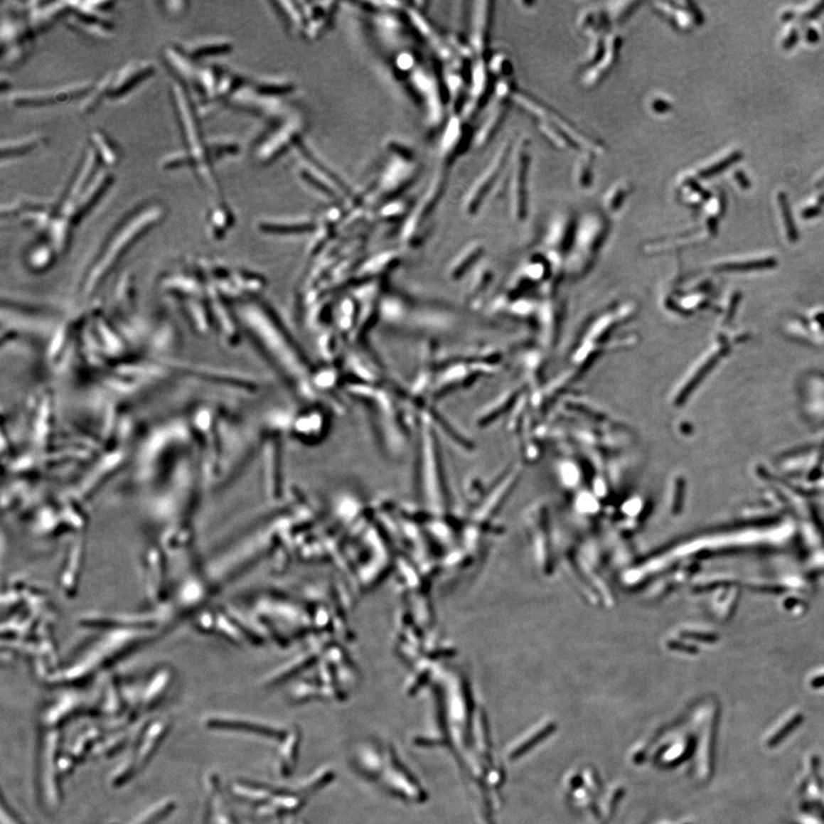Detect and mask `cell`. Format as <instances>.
<instances>
[{
    "mask_svg": "<svg viewBox=\"0 0 824 824\" xmlns=\"http://www.w3.org/2000/svg\"><path fill=\"white\" fill-rule=\"evenodd\" d=\"M304 131L301 118H292L270 133L267 138L255 148V157L259 163L268 164L287 153L294 144H299Z\"/></svg>",
    "mask_w": 824,
    "mask_h": 824,
    "instance_id": "obj_8",
    "label": "cell"
},
{
    "mask_svg": "<svg viewBox=\"0 0 824 824\" xmlns=\"http://www.w3.org/2000/svg\"><path fill=\"white\" fill-rule=\"evenodd\" d=\"M530 163V141L520 138L514 144L508 168L510 212L518 221L525 220L528 215Z\"/></svg>",
    "mask_w": 824,
    "mask_h": 824,
    "instance_id": "obj_3",
    "label": "cell"
},
{
    "mask_svg": "<svg viewBox=\"0 0 824 824\" xmlns=\"http://www.w3.org/2000/svg\"><path fill=\"white\" fill-rule=\"evenodd\" d=\"M633 194V185L628 179H619L611 183L604 196L602 208L607 215H619Z\"/></svg>",
    "mask_w": 824,
    "mask_h": 824,
    "instance_id": "obj_20",
    "label": "cell"
},
{
    "mask_svg": "<svg viewBox=\"0 0 824 824\" xmlns=\"http://www.w3.org/2000/svg\"><path fill=\"white\" fill-rule=\"evenodd\" d=\"M396 69L403 74H414L416 71V56L411 52H403L399 54L395 60Z\"/></svg>",
    "mask_w": 824,
    "mask_h": 824,
    "instance_id": "obj_37",
    "label": "cell"
},
{
    "mask_svg": "<svg viewBox=\"0 0 824 824\" xmlns=\"http://www.w3.org/2000/svg\"><path fill=\"white\" fill-rule=\"evenodd\" d=\"M482 251H483V247H482L481 244L474 243L472 244V245H469V247H467L465 251H463V253H461V255L458 257L457 260H456V272L458 273V272H461V270L469 267V264L476 262V259H478V257L482 255Z\"/></svg>",
    "mask_w": 824,
    "mask_h": 824,
    "instance_id": "obj_36",
    "label": "cell"
},
{
    "mask_svg": "<svg viewBox=\"0 0 824 824\" xmlns=\"http://www.w3.org/2000/svg\"><path fill=\"white\" fill-rule=\"evenodd\" d=\"M446 171L444 168L439 171L435 174L434 178L432 180L431 186H429V191H426V194L422 197L419 204L412 210V215L407 223V232L409 235L416 232L417 228L422 225L424 221L429 219L432 212L434 211L437 204L440 202L446 187Z\"/></svg>",
    "mask_w": 824,
    "mask_h": 824,
    "instance_id": "obj_15",
    "label": "cell"
},
{
    "mask_svg": "<svg viewBox=\"0 0 824 824\" xmlns=\"http://www.w3.org/2000/svg\"><path fill=\"white\" fill-rule=\"evenodd\" d=\"M510 101H513L518 106L525 109V112L533 114L538 121L550 124L552 127L565 133L574 142L579 151H590L594 155L604 153V144L600 141L594 140L589 135L582 132L574 124L567 121L562 114L555 112V109L546 106L542 101L537 100L529 94L516 90Z\"/></svg>",
    "mask_w": 824,
    "mask_h": 824,
    "instance_id": "obj_4",
    "label": "cell"
},
{
    "mask_svg": "<svg viewBox=\"0 0 824 824\" xmlns=\"http://www.w3.org/2000/svg\"><path fill=\"white\" fill-rule=\"evenodd\" d=\"M741 157H742V156H741V154L739 153L732 154V155L728 156V157H726V159H722V161H719L718 163H716V164L711 165V166H709V168H703V170L700 171L697 176H700V178H702V179H709V178H712V176H717V174L720 173V172H722V171L729 168V166H731L732 164H734V163H737V161L741 159Z\"/></svg>",
    "mask_w": 824,
    "mask_h": 824,
    "instance_id": "obj_34",
    "label": "cell"
},
{
    "mask_svg": "<svg viewBox=\"0 0 824 824\" xmlns=\"http://www.w3.org/2000/svg\"><path fill=\"white\" fill-rule=\"evenodd\" d=\"M514 144L510 139L503 142L490 161L487 168L480 174L476 182L471 186L467 194L464 197L463 208L465 213L474 215L478 213L490 191L498 183L501 176L508 172V163L513 150Z\"/></svg>",
    "mask_w": 824,
    "mask_h": 824,
    "instance_id": "obj_5",
    "label": "cell"
},
{
    "mask_svg": "<svg viewBox=\"0 0 824 824\" xmlns=\"http://www.w3.org/2000/svg\"><path fill=\"white\" fill-rule=\"evenodd\" d=\"M577 223L572 212H561L553 218L545 237L547 257L552 262L560 264L566 258L565 255H568L574 243Z\"/></svg>",
    "mask_w": 824,
    "mask_h": 824,
    "instance_id": "obj_11",
    "label": "cell"
},
{
    "mask_svg": "<svg viewBox=\"0 0 824 824\" xmlns=\"http://www.w3.org/2000/svg\"><path fill=\"white\" fill-rule=\"evenodd\" d=\"M410 210V203L407 200H388L379 210V215L385 220H396L405 217Z\"/></svg>",
    "mask_w": 824,
    "mask_h": 824,
    "instance_id": "obj_32",
    "label": "cell"
},
{
    "mask_svg": "<svg viewBox=\"0 0 824 824\" xmlns=\"http://www.w3.org/2000/svg\"><path fill=\"white\" fill-rule=\"evenodd\" d=\"M810 38H808V39H810V41H818V33H816V31H814V30H810Z\"/></svg>",
    "mask_w": 824,
    "mask_h": 824,
    "instance_id": "obj_41",
    "label": "cell"
},
{
    "mask_svg": "<svg viewBox=\"0 0 824 824\" xmlns=\"http://www.w3.org/2000/svg\"><path fill=\"white\" fill-rule=\"evenodd\" d=\"M622 48V36L616 31H611L607 36L606 52H604V56L596 65L585 70L583 77H582V84L585 87L593 88L599 85L602 80H606V77L611 73L614 67L616 65Z\"/></svg>",
    "mask_w": 824,
    "mask_h": 824,
    "instance_id": "obj_14",
    "label": "cell"
},
{
    "mask_svg": "<svg viewBox=\"0 0 824 824\" xmlns=\"http://www.w3.org/2000/svg\"><path fill=\"white\" fill-rule=\"evenodd\" d=\"M185 166L191 168V161H189V157H188V154L186 153L185 150L168 154V155L164 156L161 161V168L163 170H176V168H185Z\"/></svg>",
    "mask_w": 824,
    "mask_h": 824,
    "instance_id": "obj_35",
    "label": "cell"
},
{
    "mask_svg": "<svg viewBox=\"0 0 824 824\" xmlns=\"http://www.w3.org/2000/svg\"><path fill=\"white\" fill-rule=\"evenodd\" d=\"M796 41H798V33H796V31H792L791 36H790L789 38H788V41L784 43V47H786V48H790V47L792 46V44H793Z\"/></svg>",
    "mask_w": 824,
    "mask_h": 824,
    "instance_id": "obj_40",
    "label": "cell"
},
{
    "mask_svg": "<svg viewBox=\"0 0 824 824\" xmlns=\"http://www.w3.org/2000/svg\"><path fill=\"white\" fill-rule=\"evenodd\" d=\"M316 227V223L311 218H300L294 220H264L259 223V228L264 232L272 234H291V232H311Z\"/></svg>",
    "mask_w": 824,
    "mask_h": 824,
    "instance_id": "obj_22",
    "label": "cell"
},
{
    "mask_svg": "<svg viewBox=\"0 0 824 824\" xmlns=\"http://www.w3.org/2000/svg\"><path fill=\"white\" fill-rule=\"evenodd\" d=\"M493 78L495 77L488 68V62L483 59H476L469 73V97L463 109L465 121L476 117L487 105L490 97L495 93L496 82H493Z\"/></svg>",
    "mask_w": 824,
    "mask_h": 824,
    "instance_id": "obj_9",
    "label": "cell"
},
{
    "mask_svg": "<svg viewBox=\"0 0 824 824\" xmlns=\"http://www.w3.org/2000/svg\"><path fill=\"white\" fill-rule=\"evenodd\" d=\"M735 178H737L739 185L742 186L743 188H748L749 186H750V183H749V180L747 179V176H744V173L737 172V176H735Z\"/></svg>",
    "mask_w": 824,
    "mask_h": 824,
    "instance_id": "obj_39",
    "label": "cell"
},
{
    "mask_svg": "<svg viewBox=\"0 0 824 824\" xmlns=\"http://www.w3.org/2000/svg\"><path fill=\"white\" fill-rule=\"evenodd\" d=\"M510 112V101L497 100L488 114L486 121L482 123L478 132L474 134L473 144L478 148H483L493 141L499 129H502L505 119Z\"/></svg>",
    "mask_w": 824,
    "mask_h": 824,
    "instance_id": "obj_18",
    "label": "cell"
},
{
    "mask_svg": "<svg viewBox=\"0 0 824 824\" xmlns=\"http://www.w3.org/2000/svg\"><path fill=\"white\" fill-rule=\"evenodd\" d=\"M609 232V220L602 212L589 211L579 218L574 243L567 255V270L572 276H581L592 267Z\"/></svg>",
    "mask_w": 824,
    "mask_h": 824,
    "instance_id": "obj_2",
    "label": "cell"
},
{
    "mask_svg": "<svg viewBox=\"0 0 824 824\" xmlns=\"http://www.w3.org/2000/svg\"><path fill=\"white\" fill-rule=\"evenodd\" d=\"M208 151L212 163L215 161L236 155L240 151V146L232 140L225 139H212L208 140Z\"/></svg>",
    "mask_w": 824,
    "mask_h": 824,
    "instance_id": "obj_28",
    "label": "cell"
},
{
    "mask_svg": "<svg viewBox=\"0 0 824 824\" xmlns=\"http://www.w3.org/2000/svg\"><path fill=\"white\" fill-rule=\"evenodd\" d=\"M112 183V173H109L107 171H101L95 174L93 180L90 182V185L86 187L85 191H82V195L77 198L76 203H75L74 212H73L74 226H76L77 223H80L82 218L91 211Z\"/></svg>",
    "mask_w": 824,
    "mask_h": 824,
    "instance_id": "obj_16",
    "label": "cell"
},
{
    "mask_svg": "<svg viewBox=\"0 0 824 824\" xmlns=\"http://www.w3.org/2000/svg\"><path fill=\"white\" fill-rule=\"evenodd\" d=\"M249 87L255 93L268 97H277L279 95L291 93L294 90V84H291L290 82L275 80V78L274 80L262 78V80H252V82H249Z\"/></svg>",
    "mask_w": 824,
    "mask_h": 824,
    "instance_id": "obj_26",
    "label": "cell"
},
{
    "mask_svg": "<svg viewBox=\"0 0 824 824\" xmlns=\"http://www.w3.org/2000/svg\"><path fill=\"white\" fill-rule=\"evenodd\" d=\"M594 159L596 155L590 151H579L576 159L572 178L576 187L581 191H587L592 187L594 181Z\"/></svg>",
    "mask_w": 824,
    "mask_h": 824,
    "instance_id": "obj_23",
    "label": "cell"
},
{
    "mask_svg": "<svg viewBox=\"0 0 824 824\" xmlns=\"http://www.w3.org/2000/svg\"><path fill=\"white\" fill-rule=\"evenodd\" d=\"M493 22V3L476 1L472 11L469 44L476 59L486 60Z\"/></svg>",
    "mask_w": 824,
    "mask_h": 824,
    "instance_id": "obj_13",
    "label": "cell"
},
{
    "mask_svg": "<svg viewBox=\"0 0 824 824\" xmlns=\"http://www.w3.org/2000/svg\"><path fill=\"white\" fill-rule=\"evenodd\" d=\"M90 142H91L90 146L95 150L101 163L106 165H114V163H117L119 159V150L106 133L94 129L90 137Z\"/></svg>",
    "mask_w": 824,
    "mask_h": 824,
    "instance_id": "obj_25",
    "label": "cell"
},
{
    "mask_svg": "<svg viewBox=\"0 0 824 824\" xmlns=\"http://www.w3.org/2000/svg\"><path fill=\"white\" fill-rule=\"evenodd\" d=\"M181 50L189 59L196 61L210 56L229 53L232 50V41L227 38L210 37L189 41L185 46L181 47Z\"/></svg>",
    "mask_w": 824,
    "mask_h": 824,
    "instance_id": "obj_19",
    "label": "cell"
},
{
    "mask_svg": "<svg viewBox=\"0 0 824 824\" xmlns=\"http://www.w3.org/2000/svg\"><path fill=\"white\" fill-rule=\"evenodd\" d=\"M646 108L649 114L654 116H664L673 109V103L662 94L655 93L651 95L649 94L646 100Z\"/></svg>",
    "mask_w": 824,
    "mask_h": 824,
    "instance_id": "obj_33",
    "label": "cell"
},
{
    "mask_svg": "<svg viewBox=\"0 0 824 824\" xmlns=\"http://www.w3.org/2000/svg\"><path fill=\"white\" fill-rule=\"evenodd\" d=\"M44 141V135L39 134V133H33V134L18 139H12V140H4L1 142V159H12L26 155V154L30 153L38 147L39 144H43Z\"/></svg>",
    "mask_w": 824,
    "mask_h": 824,
    "instance_id": "obj_21",
    "label": "cell"
},
{
    "mask_svg": "<svg viewBox=\"0 0 824 824\" xmlns=\"http://www.w3.org/2000/svg\"><path fill=\"white\" fill-rule=\"evenodd\" d=\"M576 23H577L578 29L581 30L582 33L589 36L590 38L596 37V36H607L613 31L611 30L613 24L610 21L607 9L606 7L596 6V5L584 9L578 14Z\"/></svg>",
    "mask_w": 824,
    "mask_h": 824,
    "instance_id": "obj_17",
    "label": "cell"
},
{
    "mask_svg": "<svg viewBox=\"0 0 824 824\" xmlns=\"http://www.w3.org/2000/svg\"><path fill=\"white\" fill-rule=\"evenodd\" d=\"M607 36H596V37L591 38L590 45H589V48H587L583 62H582V65L585 68V70L596 65L601 60L604 52H606Z\"/></svg>",
    "mask_w": 824,
    "mask_h": 824,
    "instance_id": "obj_29",
    "label": "cell"
},
{
    "mask_svg": "<svg viewBox=\"0 0 824 824\" xmlns=\"http://www.w3.org/2000/svg\"><path fill=\"white\" fill-rule=\"evenodd\" d=\"M155 65L150 60H134L112 71L101 78L105 85V97L117 100L155 74Z\"/></svg>",
    "mask_w": 824,
    "mask_h": 824,
    "instance_id": "obj_7",
    "label": "cell"
},
{
    "mask_svg": "<svg viewBox=\"0 0 824 824\" xmlns=\"http://www.w3.org/2000/svg\"><path fill=\"white\" fill-rule=\"evenodd\" d=\"M474 139L469 124L459 114H452L443 132L440 144L441 159L444 166H449L469 148Z\"/></svg>",
    "mask_w": 824,
    "mask_h": 824,
    "instance_id": "obj_12",
    "label": "cell"
},
{
    "mask_svg": "<svg viewBox=\"0 0 824 824\" xmlns=\"http://www.w3.org/2000/svg\"><path fill=\"white\" fill-rule=\"evenodd\" d=\"M538 127H540V132L543 133L544 137H545V138L547 139V140H549L550 142H551V144L555 146V147L562 150H578L577 147H576L575 144H574V142H572V141L570 140V139L568 138V137H567L565 133H562L561 131H559V129L552 127V125H550V124L544 123V122H540V125H538Z\"/></svg>",
    "mask_w": 824,
    "mask_h": 824,
    "instance_id": "obj_30",
    "label": "cell"
},
{
    "mask_svg": "<svg viewBox=\"0 0 824 824\" xmlns=\"http://www.w3.org/2000/svg\"><path fill=\"white\" fill-rule=\"evenodd\" d=\"M234 223L232 210L223 200L212 206L208 213V228L212 236L219 237Z\"/></svg>",
    "mask_w": 824,
    "mask_h": 824,
    "instance_id": "obj_24",
    "label": "cell"
},
{
    "mask_svg": "<svg viewBox=\"0 0 824 824\" xmlns=\"http://www.w3.org/2000/svg\"><path fill=\"white\" fill-rule=\"evenodd\" d=\"M93 84L90 82H78L60 85L56 87L27 90L9 94V102L13 107H44L58 103L67 102L78 97H84L90 92Z\"/></svg>",
    "mask_w": 824,
    "mask_h": 824,
    "instance_id": "obj_6",
    "label": "cell"
},
{
    "mask_svg": "<svg viewBox=\"0 0 824 824\" xmlns=\"http://www.w3.org/2000/svg\"><path fill=\"white\" fill-rule=\"evenodd\" d=\"M170 93L176 109L182 141L185 144V151L191 161V168L194 170L195 176L202 182L204 188L211 191L213 196L220 198V186L212 168L213 163L208 156V140L203 138L198 114L194 109L193 101L188 95L185 86L181 85L178 80L171 84Z\"/></svg>",
    "mask_w": 824,
    "mask_h": 824,
    "instance_id": "obj_1",
    "label": "cell"
},
{
    "mask_svg": "<svg viewBox=\"0 0 824 824\" xmlns=\"http://www.w3.org/2000/svg\"><path fill=\"white\" fill-rule=\"evenodd\" d=\"M488 68H489L491 75L493 77H497L498 80L512 78V75L514 73L513 63L506 54H496L493 58H490Z\"/></svg>",
    "mask_w": 824,
    "mask_h": 824,
    "instance_id": "obj_31",
    "label": "cell"
},
{
    "mask_svg": "<svg viewBox=\"0 0 824 824\" xmlns=\"http://www.w3.org/2000/svg\"><path fill=\"white\" fill-rule=\"evenodd\" d=\"M780 200L781 208H782V213H783L784 223H786L788 230H789L790 236L792 238L796 237L795 223L792 221L791 210H790L789 203L786 200V196L784 194H780L778 196Z\"/></svg>",
    "mask_w": 824,
    "mask_h": 824,
    "instance_id": "obj_38",
    "label": "cell"
},
{
    "mask_svg": "<svg viewBox=\"0 0 824 824\" xmlns=\"http://www.w3.org/2000/svg\"><path fill=\"white\" fill-rule=\"evenodd\" d=\"M641 6L640 1H630V0H621V1H611L606 5L608 15H609L610 21L613 26H619L630 20L633 16L634 13L637 12L638 7Z\"/></svg>",
    "mask_w": 824,
    "mask_h": 824,
    "instance_id": "obj_27",
    "label": "cell"
},
{
    "mask_svg": "<svg viewBox=\"0 0 824 824\" xmlns=\"http://www.w3.org/2000/svg\"><path fill=\"white\" fill-rule=\"evenodd\" d=\"M418 172L419 171L414 159H402L395 156V159L386 166L384 173L378 180L375 187V196L380 198L397 196L414 183Z\"/></svg>",
    "mask_w": 824,
    "mask_h": 824,
    "instance_id": "obj_10",
    "label": "cell"
}]
</instances>
